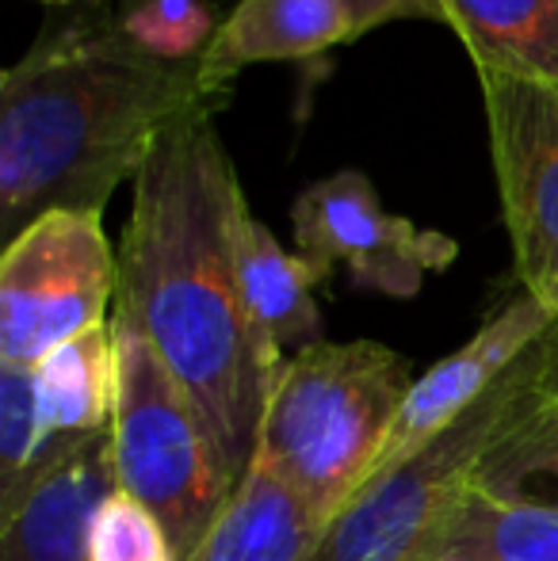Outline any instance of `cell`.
Listing matches in <instances>:
<instances>
[{
    "instance_id": "1",
    "label": "cell",
    "mask_w": 558,
    "mask_h": 561,
    "mask_svg": "<svg viewBox=\"0 0 558 561\" xmlns=\"http://www.w3.org/2000/svg\"><path fill=\"white\" fill-rule=\"evenodd\" d=\"M215 115L180 118L135 176L115 306L195 398L241 481L283 359L249 313L238 260L249 203Z\"/></svg>"
},
{
    "instance_id": "2",
    "label": "cell",
    "mask_w": 558,
    "mask_h": 561,
    "mask_svg": "<svg viewBox=\"0 0 558 561\" xmlns=\"http://www.w3.org/2000/svg\"><path fill=\"white\" fill-rule=\"evenodd\" d=\"M195 61H157L115 15L50 27L0 77V233L20 237L54 210L104 215L135 184L157 141L192 112H218Z\"/></svg>"
},
{
    "instance_id": "3",
    "label": "cell",
    "mask_w": 558,
    "mask_h": 561,
    "mask_svg": "<svg viewBox=\"0 0 558 561\" xmlns=\"http://www.w3.org/2000/svg\"><path fill=\"white\" fill-rule=\"evenodd\" d=\"M410 386V359L395 347L318 340L283 363L253 458L333 524L372 478Z\"/></svg>"
},
{
    "instance_id": "4",
    "label": "cell",
    "mask_w": 558,
    "mask_h": 561,
    "mask_svg": "<svg viewBox=\"0 0 558 561\" xmlns=\"http://www.w3.org/2000/svg\"><path fill=\"white\" fill-rule=\"evenodd\" d=\"M551 359L555 347L547 333L452 428L406 458L398 470L367 481L337 512L306 561H436L470 496L478 462L536 409L547 390Z\"/></svg>"
},
{
    "instance_id": "5",
    "label": "cell",
    "mask_w": 558,
    "mask_h": 561,
    "mask_svg": "<svg viewBox=\"0 0 558 561\" xmlns=\"http://www.w3.org/2000/svg\"><path fill=\"white\" fill-rule=\"evenodd\" d=\"M115 485L164 524L176 561L210 535L241 481L234 478L203 409L176 382L149 336L115 306Z\"/></svg>"
},
{
    "instance_id": "6",
    "label": "cell",
    "mask_w": 558,
    "mask_h": 561,
    "mask_svg": "<svg viewBox=\"0 0 558 561\" xmlns=\"http://www.w3.org/2000/svg\"><path fill=\"white\" fill-rule=\"evenodd\" d=\"M119 256L89 210L35 218L0 256V363L35 367L66 340L107 325Z\"/></svg>"
},
{
    "instance_id": "7",
    "label": "cell",
    "mask_w": 558,
    "mask_h": 561,
    "mask_svg": "<svg viewBox=\"0 0 558 561\" xmlns=\"http://www.w3.org/2000/svg\"><path fill=\"white\" fill-rule=\"evenodd\" d=\"M478 81L516 283L558 318V89L501 73Z\"/></svg>"
},
{
    "instance_id": "8",
    "label": "cell",
    "mask_w": 558,
    "mask_h": 561,
    "mask_svg": "<svg viewBox=\"0 0 558 561\" xmlns=\"http://www.w3.org/2000/svg\"><path fill=\"white\" fill-rule=\"evenodd\" d=\"M295 244L333 275L341 267L360 290L413 298L429 275L455 264L459 244L440 229H421L383 207L375 184L356 169L310 184L291 207Z\"/></svg>"
},
{
    "instance_id": "9",
    "label": "cell",
    "mask_w": 558,
    "mask_h": 561,
    "mask_svg": "<svg viewBox=\"0 0 558 561\" xmlns=\"http://www.w3.org/2000/svg\"><path fill=\"white\" fill-rule=\"evenodd\" d=\"M558 318L547 306H539L532 295H516L478 329L459 352H452L447 359H440L436 367H429V375L413 378L410 393L402 401V413L395 421L387 447H383L379 462H375L372 478L390 473L424 450L444 428H452L470 405L486 398L493 390L501 375L521 359L524 352L539 344ZM367 478V481H372Z\"/></svg>"
},
{
    "instance_id": "10",
    "label": "cell",
    "mask_w": 558,
    "mask_h": 561,
    "mask_svg": "<svg viewBox=\"0 0 558 561\" xmlns=\"http://www.w3.org/2000/svg\"><path fill=\"white\" fill-rule=\"evenodd\" d=\"M112 489V428L50 444L20 512L0 527V561H89L92 516Z\"/></svg>"
},
{
    "instance_id": "11",
    "label": "cell",
    "mask_w": 558,
    "mask_h": 561,
    "mask_svg": "<svg viewBox=\"0 0 558 561\" xmlns=\"http://www.w3.org/2000/svg\"><path fill=\"white\" fill-rule=\"evenodd\" d=\"M356 38L344 0H241L200 58L210 89L230 96L241 69L264 61H306Z\"/></svg>"
},
{
    "instance_id": "12",
    "label": "cell",
    "mask_w": 558,
    "mask_h": 561,
    "mask_svg": "<svg viewBox=\"0 0 558 561\" xmlns=\"http://www.w3.org/2000/svg\"><path fill=\"white\" fill-rule=\"evenodd\" d=\"M329 519L314 512L272 466L253 458L234 501L184 561H306Z\"/></svg>"
},
{
    "instance_id": "13",
    "label": "cell",
    "mask_w": 558,
    "mask_h": 561,
    "mask_svg": "<svg viewBox=\"0 0 558 561\" xmlns=\"http://www.w3.org/2000/svg\"><path fill=\"white\" fill-rule=\"evenodd\" d=\"M478 73L558 89V0H429Z\"/></svg>"
},
{
    "instance_id": "14",
    "label": "cell",
    "mask_w": 558,
    "mask_h": 561,
    "mask_svg": "<svg viewBox=\"0 0 558 561\" xmlns=\"http://www.w3.org/2000/svg\"><path fill=\"white\" fill-rule=\"evenodd\" d=\"M241 260V283H246L249 313H253L257 329H261L264 344L272 347L276 359L287 363V352H303V347L321 340V310L314 290L329 279L314 260L303 252H287L276 241L253 210L241 222L238 241Z\"/></svg>"
},
{
    "instance_id": "15",
    "label": "cell",
    "mask_w": 558,
    "mask_h": 561,
    "mask_svg": "<svg viewBox=\"0 0 558 561\" xmlns=\"http://www.w3.org/2000/svg\"><path fill=\"white\" fill-rule=\"evenodd\" d=\"M35 390L46 444H69L112 428L115 413V333L112 321L66 340L35 363Z\"/></svg>"
},
{
    "instance_id": "16",
    "label": "cell",
    "mask_w": 558,
    "mask_h": 561,
    "mask_svg": "<svg viewBox=\"0 0 558 561\" xmlns=\"http://www.w3.org/2000/svg\"><path fill=\"white\" fill-rule=\"evenodd\" d=\"M436 561H558V512L470 485Z\"/></svg>"
},
{
    "instance_id": "17",
    "label": "cell",
    "mask_w": 558,
    "mask_h": 561,
    "mask_svg": "<svg viewBox=\"0 0 558 561\" xmlns=\"http://www.w3.org/2000/svg\"><path fill=\"white\" fill-rule=\"evenodd\" d=\"M475 485L509 501L558 512V390L551 386V370L536 409L516 421V428L498 447L486 450Z\"/></svg>"
},
{
    "instance_id": "18",
    "label": "cell",
    "mask_w": 558,
    "mask_h": 561,
    "mask_svg": "<svg viewBox=\"0 0 558 561\" xmlns=\"http://www.w3.org/2000/svg\"><path fill=\"white\" fill-rule=\"evenodd\" d=\"M46 428L35 370L0 363V527L20 512L46 462Z\"/></svg>"
},
{
    "instance_id": "19",
    "label": "cell",
    "mask_w": 558,
    "mask_h": 561,
    "mask_svg": "<svg viewBox=\"0 0 558 561\" xmlns=\"http://www.w3.org/2000/svg\"><path fill=\"white\" fill-rule=\"evenodd\" d=\"M115 27L157 61H195L207 54L223 20L207 0H127Z\"/></svg>"
},
{
    "instance_id": "20",
    "label": "cell",
    "mask_w": 558,
    "mask_h": 561,
    "mask_svg": "<svg viewBox=\"0 0 558 561\" xmlns=\"http://www.w3.org/2000/svg\"><path fill=\"white\" fill-rule=\"evenodd\" d=\"M89 561H176V554L161 519L115 485L92 516Z\"/></svg>"
},
{
    "instance_id": "21",
    "label": "cell",
    "mask_w": 558,
    "mask_h": 561,
    "mask_svg": "<svg viewBox=\"0 0 558 561\" xmlns=\"http://www.w3.org/2000/svg\"><path fill=\"white\" fill-rule=\"evenodd\" d=\"M344 8L352 12L356 38L375 27H383V23H398V20H429L432 23L429 0H344Z\"/></svg>"
},
{
    "instance_id": "22",
    "label": "cell",
    "mask_w": 558,
    "mask_h": 561,
    "mask_svg": "<svg viewBox=\"0 0 558 561\" xmlns=\"http://www.w3.org/2000/svg\"><path fill=\"white\" fill-rule=\"evenodd\" d=\"M555 347V344H551ZM551 386H555V390H558V355H555V359H551Z\"/></svg>"
},
{
    "instance_id": "23",
    "label": "cell",
    "mask_w": 558,
    "mask_h": 561,
    "mask_svg": "<svg viewBox=\"0 0 558 561\" xmlns=\"http://www.w3.org/2000/svg\"><path fill=\"white\" fill-rule=\"evenodd\" d=\"M551 344H555V355H558V325L551 329Z\"/></svg>"
},
{
    "instance_id": "24",
    "label": "cell",
    "mask_w": 558,
    "mask_h": 561,
    "mask_svg": "<svg viewBox=\"0 0 558 561\" xmlns=\"http://www.w3.org/2000/svg\"><path fill=\"white\" fill-rule=\"evenodd\" d=\"M46 4H69V0H46Z\"/></svg>"
}]
</instances>
